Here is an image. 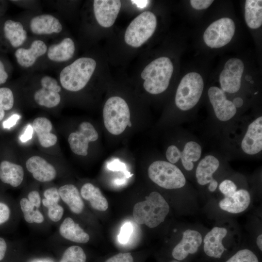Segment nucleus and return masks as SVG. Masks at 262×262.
<instances>
[{"instance_id": "79ce46f5", "label": "nucleus", "mask_w": 262, "mask_h": 262, "mask_svg": "<svg viewBox=\"0 0 262 262\" xmlns=\"http://www.w3.org/2000/svg\"><path fill=\"white\" fill-rule=\"evenodd\" d=\"M45 198L58 202L60 196L58 189L55 187H51L46 190L44 193Z\"/></svg>"}, {"instance_id": "8fccbe9b", "label": "nucleus", "mask_w": 262, "mask_h": 262, "mask_svg": "<svg viewBox=\"0 0 262 262\" xmlns=\"http://www.w3.org/2000/svg\"><path fill=\"white\" fill-rule=\"evenodd\" d=\"M7 249V245L5 240L0 237V261L4 257Z\"/></svg>"}, {"instance_id": "4d7b16f0", "label": "nucleus", "mask_w": 262, "mask_h": 262, "mask_svg": "<svg viewBox=\"0 0 262 262\" xmlns=\"http://www.w3.org/2000/svg\"><path fill=\"white\" fill-rule=\"evenodd\" d=\"M170 262H179L178 261H176V260H173V261H171Z\"/></svg>"}, {"instance_id": "f03ea898", "label": "nucleus", "mask_w": 262, "mask_h": 262, "mask_svg": "<svg viewBox=\"0 0 262 262\" xmlns=\"http://www.w3.org/2000/svg\"><path fill=\"white\" fill-rule=\"evenodd\" d=\"M96 62L90 57H81L65 67L60 72L59 79L66 90L77 92L87 84L96 67Z\"/></svg>"}, {"instance_id": "4468645a", "label": "nucleus", "mask_w": 262, "mask_h": 262, "mask_svg": "<svg viewBox=\"0 0 262 262\" xmlns=\"http://www.w3.org/2000/svg\"><path fill=\"white\" fill-rule=\"evenodd\" d=\"M219 166L218 160L211 155L206 156L198 163L196 169V177L198 184L205 185L209 183V190L213 192L218 186L217 181L213 178V173Z\"/></svg>"}, {"instance_id": "423d86ee", "label": "nucleus", "mask_w": 262, "mask_h": 262, "mask_svg": "<svg viewBox=\"0 0 262 262\" xmlns=\"http://www.w3.org/2000/svg\"><path fill=\"white\" fill-rule=\"evenodd\" d=\"M150 179L158 186L166 189H179L186 183L181 170L174 164L164 161H156L148 167Z\"/></svg>"}, {"instance_id": "c756f323", "label": "nucleus", "mask_w": 262, "mask_h": 262, "mask_svg": "<svg viewBox=\"0 0 262 262\" xmlns=\"http://www.w3.org/2000/svg\"><path fill=\"white\" fill-rule=\"evenodd\" d=\"M33 97L39 105L49 108L57 106L61 101L59 93L42 87L34 93Z\"/></svg>"}, {"instance_id": "09e8293b", "label": "nucleus", "mask_w": 262, "mask_h": 262, "mask_svg": "<svg viewBox=\"0 0 262 262\" xmlns=\"http://www.w3.org/2000/svg\"><path fill=\"white\" fill-rule=\"evenodd\" d=\"M8 78V74L5 70L2 62L0 60V85L5 83Z\"/></svg>"}, {"instance_id": "f3484780", "label": "nucleus", "mask_w": 262, "mask_h": 262, "mask_svg": "<svg viewBox=\"0 0 262 262\" xmlns=\"http://www.w3.org/2000/svg\"><path fill=\"white\" fill-rule=\"evenodd\" d=\"M31 32L37 35L58 33L63 29L59 20L50 14H41L33 17L30 22Z\"/></svg>"}, {"instance_id": "5fc2aeb1", "label": "nucleus", "mask_w": 262, "mask_h": 262, "mask_svg": "<svg viewBox=\"0 0 262 262\" xmlns=\"http://www.w3.org/2000/svg\"><path fill=\"white\" fill-rule=\"evenodd\" d=\"M125 182L124 180H115V183L117 184H122Z\"/></svg>"}, {"instance_id": "e433bc0d", "label": "nucleus", "mask_w": 262, "mask_h": 262, "mask_svg": "<svg viewBox=\"0 0 262 262\" xmlns=\"http://www.w3.org/2000/svg\"><path fill=\"white\" fill-rule=\"evenodd\" d=\"M219 189L225 197H229L237 191V186L232 181L225 180L220 183Z\"/></svg>"}, {"instance_id": "bb28decb", "label": "nucleus", "mask_w": 262, "mask_h": 262, "mask_svg": "<svg viewBox=\"0 0 262 262\" xmlns=\"http://www.w3.org/2000/svg\"><path fill=\"white\" fill-rule=\"evenodd\" d=\"M4 34L13 47L21 46L27 38V33L23 25L19 21L6 20L3 26Z\"/></svg>"}, {"instance_id": "9d476101", "label": "nucleus", "mask_w": 262, "mask_h": 262, "mask_svg": "<svg viewBox=\"0 0 262 262\" xmlns=\"http://www.w3.org/2000/svg\"><path fill=\"white\" fill-rule=\"evenodd\" d=\"M98 134L94 126L88 122L80 124L77 131L71 133L68 141L72 151L81 156L88 154L89 143L98 140Z\"/></svg>"}, {"instance_id": "c85d7f7f", "label": "nucleus", "mask_w": 262, "mask_h": 262, "mask_svg": "<svg viewBox=\"0 0 262 262\" xmlns=\"http://www.w3.org/2000/svg\"><path fill=\"white\" fill-rule=\"evenodd\" d=\"M201 147L195 141H189L185 144L181 152L180 159L184 168L191 171L194 168L193 162L197 161L201 155Z\"/></svg>"}, {"instance_id": "7ed1b4c3", "label": "nucleus", "mask_w": 262, "mask_h": 262, "mask_svg": "<svg viewBox=\"0 0 262 262\" xmlns=\"http://www.w3.org/2000/svg\"><path fill=\"white\" fill-rule=\"evenodd\" d=\"M174 70L173 65L167 57H161L148 64L141 73L144 80L143 86L148 93L156 95L168 87Z\"/></svg>"}, {"instance_id": "49530a36", "label": "nucleus", "mask_w": 262, "mask_h": 262, "mask_svg": "<svg viewBox=\"0 0 262 262\" xmlns=\"http://www.w3.org/2000/svg\"><path fill=\"white\" fill-rule=\"evenodd\" d=\"M33 127L30 124H28L24 132L20 136L21 141L24 143L31 140L33 137Z\"/></svg>"}, {"instance_id": "1a4fd4ad", "label": "nucleus", "mask_w": 262, "mask_h": 262, "mask_svg": "<svg viewBox=\"0 0 262 262\" xmlns=\"http://www.w3.org/2000/svg\"><path fill=\"white\" fill-rule=\"evenodd\" d=\"M244 70V65L242 60L236 58L229 59L220 74L221 89L229 93L238 92L241 87Z\"/></svg>"}, {"instance_id": "37998d69", "label": "nucleus", "mask_w": 262, "mask_h": 262, "mask_svg": "<svg viewBox=\"0 0 262 262\" xmlns=\"http://www.w3.org/2000/svg\"><path fill=\"white\" fill-rule=\"evenodd\" d=\"M190 4L195 9L202 10L208 8L213 2V0H191Z\"/></svg>"}, {"instance_id": "473e14b6", "label": "nucleus", "mask_w": 262, "mask_h": 262, "mask_svg": "<svg viewBox=\"0 0 262 262\" xmlns=\"http://www.w3.org/2000/svg\"><path fill=\"white\" fill-rule=\"evenodd\" d=\"M14 98L12 90L7 87L0 88V121L4 117L5 111L11 109Z\"/></svg>"}, {"instance_id": "0eeeda50", "label": "nucleus", "mask_w": 262, "mask_h": 262, "mask_svg": "<svg viewBox=\"0 0 262 262\" xmlns=\"http://www.w3.org/2000/svg\"><path fill=\"white\" fill-rule=\"evenodd\" d=\"M157 26L155 15L150 11H145L130 23L125 35V42L129 46L138 48L153 34Z\"/></svg>"}, {"instance_id": "6e6552de", "label": "nucleus", "mask_w": 262, "mask_h": 262, "mask_svg": "<svg viewBox=\"0 0 262 262\" xmlns=\"http://www.w3.org/2000/svg\"><path fill=\"white\" fill-rule=\"evenodd\" d=\"M235 30L234 21L231 18L223 17L215 21L206 29L203 39L211 48H219L228 44Z\"/></svg>"}, {"instance_id": "de8ad7c7", "label": "nucleus", "mask_w": 262, "mask_h": 262, "mask_svg": "<svg viewBox=\"0 0 262 262\" xmlns=\"http://www.w3.org/2000/svg\"><path fill=\"white\" fill-rule=\"evenodd\" d=\"M21 116L19 115L14 114L11 115L8 119L3 123L4 128L10 129L13 127L16 123L17 121L20 118Z\"/></svg>"}, {"instance_id": "5701e85b", "label": "nucleus", "mask_w": 262, "mask_h": 262, "mask_svg": "<svg viewBox=\"0 0 262 262\" xmlns=\"http://www.w3.org/2000/svg\"><path fill=\"white\" fill-rule=\"evenodd\" d=\"M59 233L64 238L78 243H86L90 239L79 224L75 223L70 217H66L59 227Z\"/></svg>"}, {"instance_id": "864d4df0", "label": "nucleus", "mask_w": 262, "mask_h": 262, "mask_svg": "<svg viewBox=\"0 0 262 262\" xmlns=\"http://www.w3.org/2000/svg\"><path fill=\"white\" fill-rule=\"evenodd\" d=\"M256 243L257 246L261 251L262 250V235L260 234L257 238Z\"/></svg>"}, {"instance_id": "aec40b11", "label": "nucleus", "mask_w": 262, "mask_h": 262, "mask_svg": "<svg viewBox=\"0 0 262 262\" xmlns=\"http://www.w3.org/2000/svg\"><path fill=\"white\" fill-rule=\"evenodd\" d=\"M250 196L245 189L237 190L232 196L225 197L219 203L220 208L225 211L238 213L244 212L249 205Z\"/></svg>"}, {"instance_id": "20e7f679", "label": "nucleus", "mask_w": 262, "mask_h": 262, "mask_svg": "<svg viewBox=\"0 0 262 262\" xmlns=\"http://www.w3.org/2000/svg\"><path fill=\"white\" fill-rule=\"evenodd\" d=\"M130 111L126 101L121 97L113 96L106 101L103 109L104 126L112 134L122 133L127 126H131Z\"/></svg>"}, {"instance_id": "39448f33", "label": "nucleus", "mask_w": 262, "mask_h": 262, "mask_svg": "<svg viewBox=\"0 0 262 262\" xmlns=\"http://www.w3.org/2000/svg\"><path fill=\"white\" fill-rule=\"evenodd\" d=\"M201 76L196 72H190L181 79L176 91L175 103L181 110L193 108L198 102L203 90Z\"/></svg>"}, {"instance_id": "ddd939ff", "label": "nucleus", "mask_w": 262, "mask_h": 262, "mask_svg": "<svg viewBox=\"0 0 262 262\" xmlns=\"http://www.w3.org/2000/svg\"><path fill=\"white\" fill-rule=\"evenodd\" d=\"M202 242V235L198 231L186 229L183 233L181 241L172 250L173 257L178 261L184 260L189 254L196 253Z\"/></svg>"}, {"instance_id": "dca6fc26", "label": "nucleus", "mask_w": 262, "mask_h": 262, "mask_svg": "<svg viewBox=\"0 0 262 262\" xmlns=\"http://www.w3.org/2000/svg\"><path fill=\"white\" fill-rule=\"evenodd\" d=\"M26 166L33 177L40 182L51 181L56 176L57 173L54 166L38 156L29 158L26 162Z\"/></svg>"}, {"instance_id": "7c9ffc66", "label": "nucleus", "mask_w": 262, "mask_h": 262, "mask_svg": "<svg viewBox=\"0 0 262 262\" xmlns=\"http://www.w3.org/2000/svg\"><path fill=\"white\" fill-rule=\"evenodd\" d=\"M21 210L23 213L25 221L29 223H41L44 218L42 213L29 201L28 198H22L20 201Z\"/></svg>"}, {"instance_id": "ea45409f", "label": "nucleus", "mask_w": 262, "mask_h": 262, "mask_svg": "<svg viewBox=\"0 0 262 262\" xmlns=\"http://www.w3.org/2000/svg\"><path fill=\"white\" fill-rule=\"evenodd\" d=\"M105 262H133L130 253H119L107 259Z\"/></svg>"}, {"instance_id": "3c124183", "label": "nucleus", "mask_w": 262, "mask_h": 262, "mask_svg": "<svg viewBox=\"0 0 262 262\" xmlns=\"http://www.w3.org/2000/svg\"><path fill=\"white\" fill-rule=\"evenodd\" d=\"M131 2L135 4L138 7L140 8H144L146 7L148 4L149 0H131Z\"/></svg>"}, {"instance_id": "603ef678", "label": "nucleus", "mask_w": 262, "mask_h": 262, "mask_svg": "<svg viewBox=\"0 0 262 262\" xmlns=\"http://www.w3.org/2000/svg\"><path fill=\"white\" fill-rule=\"evenodd\" d=\"M232 103L236 108H239L243 105L244 101L242 98L237 97L233 99Z\"/></svg>"}, {"instance_id": "cd10ccee", "label": "nucleus", "mask_w": 262, "mask_h": 262, "mask_svg": "<svg viewBox=\"0 0 262 262\" xmlns=\"http://www.w3.org/2000/svg\"><path fill=\"white\" fill-rule=\"evenodd\" d=\"M245 17L250 28L255 29L259 28L262 24V0H246Z\"/></svg>"}, {"instance_id": "b1692460", "label": "nucleus", "mask_w": 262, "mask_h": 262, "mask_svg": "<svg viewBox=\"0 0 262 262\" xmlns=\"http://www.w3.org/2000/svg\"><path fill=\"white\" fill-rule=\"evenodd\" d=\"M60 198L69 207L72 212L81 213L84 207V202L78 188L73 184H66L58 189Z\"/></svg>"}, {"instance_id": "f257e3e1", "label": "nucleus", "mask_w": 262, "mask_h": 262, "mask_svg": "<svg viewBox=\"0 0 262 262\" xmlns=\"http://www.w3.org/2000/svg\"><path fill=\"white\" fill-rule=\"evenodd\" d=\"M169 211V206L164 197L154 191L144 201L135 204L133 216L138 224L154 228L164 221Z\"/></svg>"}, {"instance_id": "9b49d317", "label": "nucleus", "mask_w": 262, "mask_h": 262, "mask_svg": "<svg viewBox=\"0 0 262 262\" xmlns=\"http://www.w3.org/2000/svg\"><path fill=\"white\" fill-rule=\"evenodd\" d=\"M210 101L216 117L222 121L232 118L236 113V108L232 101L227 99L225 92L216 87H211L208 92Z\"/></svg>"}, {"instance_id": "c9c22d12", "label": "nucleus", "mask_w": 262, "mask_h": 262, "mask_svg": "<svg viewBox=\"0 0 262 262\" xmlns=\"http://www.w3.org/2000/svg\"><path fill=\"white\" fill-rule=\"evenodd\" d=\"M40 84L42 88L50 89L58 93L61 91V87L57 80L49 76H44L40 80Z\"/></svg>"}, {"instance_id": "6ab92c4d", "label": "nucleus", "mask_w": 262, "mask_h": 262, "mask_svg": "<svg viewBox=\"0 0 262 262\" xmlns=\"http://www.w3.org/2000/svg\"><path fill=\"white\" fill-rule=\"evenodd\" d=\"M228 231L223 227H215L205 235L204 240V251L208 256L220 258L225 250L222 243Z\"/></svg>"}, {"instance_id": "f704fd0d", "label": "nucleus", "mask_w": 262, "mask_h": 262, "mask_svg": "<svg viewBox=\"0 0 262 262\" xmlns=\"http://www.w3.org/2000/svg\"><path fill=\"white\" fill-rule=\"evenodd\" d=\"M48 215L49 218L53 222L60 221L64 214V209L58 203L49 205L47 207Z\"/></svg>"}, {"instance_id": "2eb2a0df", "label": "nucleus", "mask_w": 262, "mask_h": 262, "mask_svg": "<svg viewBox=\"0 0 262 262\" xmlns=\"http://www.w3.org/2000/svg\"><path fill=\"white\" fill-rule=\"evenodd\" d=\"M241 148L248 155H254L262 149V117L260 116L248 126L242 141Z\"/></svg>"}, {"instance_id": "4be33fe9", "label": "nucleus", "mask_w": 262, "mask_h": 262, "mask_svg": "<svg viewBox=\"0 0 262 262\" xmlns=\"http://www.w3.org/2000/svg\"><path fill=\"white\" fill-rule=\"evenodd\" d=\"M33 128L37 134L39 142L42 147L47 148L55 145L57 137L50 132L52 125L49 119L44 117L35 118L33 123Z\"/></svg>"}, {"instance_id": "bf43d9fd", "label": "nucleus", "mask_w": 262, "mask_h": 262, "mask_svg": "<svg viewBox=\"0 0 262 262\" xmlns=\"http://www.w3.org/2000/svg\"><path fill=\"white\" fill-rule=\"evenodd\" d=\"M258 93V92H257L255 93L254 94L256 95V94H257Z\"/></svg>"}, {"instance_id": "72a5a7b5", "label": "nucleus", "mask_w": 262, "mask_h": 262, "mask_svg": "<svg viewBox=\"0 0 262 262\" xmlns=\"http://www.w3.org/2000/svg\"><path fill=\"white\" fill-rule=\"evenodd\" d=\"M226 262H259V261L252 251L243 249L237 252Z\"/></svg>"}, {"instance_id": "a18cd8bd", "label": "nucleus", "mask_w": 262, "mask_h": 262, "mask_svg": "<svg viewBox=\"0 0 262 262\" xmlns=\"http://www.w3.org/2000/svg\"><path fill=\"white\" fill-rule=\"evenodd\" d=\"M28 199L37 209L41 205V197L37 191H31L28 195Z\"/></svg>"}, {"instance_id": "4c0bfd02", "label": "nucleus", "mask_w": 262, "mask_h": 262, "mask_svg": "<svg viewBox=\"0 0 262 262\" xmlns=\"http://www.w3.org/2000/svg\"><path fill=\"white\" fill-rule=\"evenodd\" d=\"M133 231V227L130 222H126L121 227L118 235L119 242L121 244L127 243Z\"/></svg>"}, {"instance_id": "a19ab883", "label": "nucleus", "mask_w": 262, "mask_h": 262, "mask_svg": "<svg viewBox=\"0 0 262 262\" xmlns=\"http://www.w3.org/2000/svg\"><path fill=\"white\" fill-rule=\"evenodd\" d=\"M108 168L109 170L112 171H122L124 172L125 175L127 178H129L132 175L130 174V172L126 170L125 164L117 160H115L110 163L108 165Z\"/></svg>"}, {"instance_id": "412c9836", "label": "nucleus", "mask_w": 262, "mask_h": 262, "mask_svg": "<svg viewBox=\"0 0 262 262\" xmlns=\"http://www.w3.org/2000/svg\"><path fill=\"white\" fill-rule=\"evenodd\" d=\"M75 50L74 41L70 38L66 37L60 43L50 46L47 50V56L53 62H64L72 58Z\"/></svg>"}, {"instance_id": "58836bf2", "label": "nucleus", "mask_w": 262, "mask_h": 262, "mask_svg": "<svg viewBox=\"0 0 262 262\" xmlns=\"http://www.w3.org/2000/svg\"><path fill=\"white\" fill-rule=\"evenodd\" d=\"M165 156L168 161L174 164L180 159L181 151L176 146L171 145L167 148Z\"/></svg>"}, {"instance_id": "a211bd4d", "label": "nucleus", "mask_w": 262, "mask_h": 262, "mask_svg": "<svg viewBox=\"0 0 262 262\" xmlns=\"http://www.w3.org/2000/svg\"><path fill=\"white\" fill-rule=\"evenodd\" d=\"M48 50L46 44L41 40L32 42L28 49L19 48L15 53L18 64L22 67L28 68L33 66L37 59L44 55Z\"/></svg>"}, {"instance_id": "a878e982", "label": "nucleus", "mask_w": 262, "mask_h": 262, "mask_svg": "<svg viewBox=\"0 0 262 262\" xmlns=\"http://www.w3.org/2000/svg\"><path fill=\"white\" fill-rule=\"evenodd\" d=\"M82 197L89 202L91 207L99 211H105L108 208V202L100 189L91 183H86L81 189Z\"/></svg>"}, {"instance_id": "2f4dec72", "label": "nucleus", "mask_w": 262, "mask_h": 262, "mask_svg": "<svg viewBox=\"0 0 262 262\" xmlns=\"http://www.w3.org/2000/svg\"><path fill=\"white\" fill-rule=\"evenodd\" d=\"M86 256L82 247L73 246L64 252L59 262H86Z\"/></svg>"}, {"instance_id": "13d9d810", "label": "nucleus", "mask_w": 262, "mask_h": 262, "mask_svg": "<svg viewBox=\"0 0 262 262\" xmlns=\"http://www.w3.org/2000/svg\"><path fill=\"white\" fill-rule=\"evenodd\" d=\"M250 82H251V83H253V81H250Z\"/></svg>"}, {"instance_id": "c03bdc74", "label": "nucleus", "mask_w": 262, "mask_h": 262, "mask_svg": "<svg viewBox=\"0 0 262 262\" xmlns=\"http://www.w3.org/2000/svg\"><path fill=\"white\" fill-rule=\"evenodd\" d=\"M10 210L5 203L0 202V225L6 222L9 218Z\"/></svg>"}, {"instance_id": "393cba45", "label": "nucleus", "mask_w": 262, "mask_h": 262, "mask_svg": "<svg viewBox=\"0 0 262 262\" xmlns=\"http://www.w3.org/2000/svg\"><path fill=\"white\" fill-rule=\"evenodd\" d=\"M24 178V170L19 165L7 161H3L0 164V180L14 187L18 186Z\"/></svg>"}, {"instance_id": "6e6d98bb", "label": "nucleus", "mask_w": 262, "mask_h": 262, "mask_svg": "<svg viewBox=\"0 0 262 262\" xmlns=\"http://www.w3.org/2000/svg\"><path fill=\"white\" fill-rule=\"evenodd\" d=\"M251 78H251V77L250 76H248V75H247V76H246V80L247 81H251Z\"/></svg>"}, {"instance_id": "f8f14e48", "label": "nucleus", "mask_w": 262, "mask_h": 262, "mask_svg": "<svg viewBox=\"0 0 262 262\" xmlns=\"http://www.w3.org/2000/svg\"><path fill=\"white\" fill-rule=\"evenodd\" d=\"M119 0H95L93 9L98 23L104 28H109L115 23L121 8Z\"/></svg>"}]
</instances>
